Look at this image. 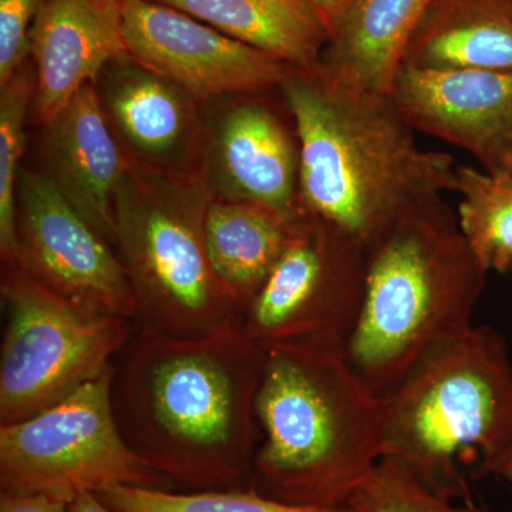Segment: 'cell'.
I'll use <instances>...</instances> for the list:
<instances>
[{"instance_id": "1", "label": "cell", "mask_w": 512, "mask_h": 512, "mask_svg": "<svg viewBox=\"0 0 512 512\" xmlns=\"http://www.w3.org/2000/svg\"><path fill=\"white\" fill-rule=\"evenodd\" d=\"M264 365L245 329L180 339L134 326L111 377L120 433L181 491L251 488Z\"/></svg>"}, {"instance_id": "20", "label": "cell", "mask_w": 512, "mask_h": 512, "mask_svg": "<svg viewBox=\"0 0 512 512\" xmlns=\"http://www.w3.org/2000/svg\"><path fill=\"white\" fill-rule=\"evenodd\" d=\"M295 214L261 204L212 200L205 220L208 255L242 313L284 254Z\"/></svg>"}, {"instance_id": "10", "label": "cell", "mask_w": 512, "mask_h": 512, "mask_svg": "<svg viewBox=\"0 0 512 512\" xmlns=\"http://www.w3.org/2000/svg\"><path fill=\"white\" fill-rule=\"evenodd\" d=\"M90 311L136 323V302L116 248L56 185L22 168L16 204V266Z\"/></svg>"}, {"instance_id": "18", "label": "cell", "mask_w": 512, "mask_h": 512, "mask_svg": "<svg viewBox=\"0 0 512 512\" xmlns=\"http://www.w3.org/2000/svg\"><path fill=\"white\" fill-rule=\"evenodd\" d=\"M429 2L355 0L333 29L318 66L357 89L389 94Z\"/></svg>"}, {"instance_id": "14", "label": "cell", "mask_w": 512, "mask_h": 512, "mask_svg": "<svg viewBox=\"0 0 512 512\" xmlns=\"http://www.w3.org/2000/svg\"><path fill=\"white\" fill-rule=\"evenodd\" d=\"M101 106L128 160L170 171H197L204 117L187 90L130 55L96 82Z\"/></svg>"}, {"instance_id": "13", "label": "cell", "mask_w": 512, "mask_h": 512, "mask_svg": "<svg viewBox=\"0 0 512 512\" xmlns=\"http://www.w3.org/2000/svg\"><path fill=\"white\" fill-rule=\"evenodd\" d=\"M389 96L414 131L463 148L487 173L512 175V70L402 66Z\"/></svg>"}, {"instance_id": "12", "label": "cell", "mask_w": 512, "mask_h": 512, "mask_svg": "<svg viewBox=\"0 0 512 512\" xmlns=\"http://www.w3.org/2000/svg\"><path fill=\"white\" fill-rule=\"evenodd\" d=\"M278 90V89H276ZM225 97L204 117L197 171L217 201L299 210L301 143L284 97Z\"/></svg>"}, {"instance_id": "27", "label": "cell", "mask_w": 512, "mask_h": 512, "mask_svg": "<svg viewBox=\"0 0 512 512\" xmlns=\"http://www.w3.org/2000/svg\"><path fill=\"white\" fill-rule=\"evenodd\" d=\"M313 2L316 3L320 12H322L323 16L328 20L330 30L333 32L340 18L345 15L346 10L350 8V5H352L355 0H313Z\"/></svg>"}, {"instance_id": "25", "label": "cell", "mask_w": 512, "mask_h": 512, "mask_svg": "<svg viewBox=\"0 0 512 512\" xmlns=\"http://www.w3.org/2000/svg\"><path fill=\"white\" fill-rule=\"evenodd\" d=\"M46 0H0V87L28 64L30 30Z\"/></svg>"}, {"instance_id": "2", "label": "cell", "mask_w": 512, "mask_h": 512, "mask_svg": "<svg viewBox=\"0 0 512 512\" xmlns=\"http://www.w3.org/2000/svg\"><path fill=\"white\" fill-rule=\"evenodd\" d=\"M281 94L301 143L299 205L365 249L410 211L456 192L454 158L421 148L389 94L318 64L295 70Z\"/></svg>"}, {"instance_id": "15", "label": "cell", "mask_w": 512, "mask_h": 512, "mask_svg": "<svg viewBox=\"0 0 512 512\" xmlns=\"http://www.w3.org/2000/svg\"><path fill=\"white\" fill-rule=\"evenodd\" d=\"M128 55L120 2L46 0L30 30L36 92L32 113L46 126L113 60Z\"/></svg>"}, {"instance_id": "4", "label": "cell", "mask_w": 512, "mask_h": 512, "mask_svg": "<svg viewBox=\"0 0 512 512\" xmlns=\"http://www.w3.org/2000/svg\"><path fill=\"white\" fill-rule=\"evenodd\" d=\"M488 272L443 197L404 215L366 248L350 366L386 396L431 350L474 326Z\"/></svg>"}, {"instance_id": "3", "label": "cell", "mask_w": 512, "mask_h": 512, "mask_svg": "<svg viewBox=\"0 0 512 512\" xmlns=\"http://www.w3.org/2000/svg\"><path fill=\"white\" fill-rule=\"evenodd\" d=\"M265 350L251 487L274 500L345 507L384 456V404L345 350Z\"/></svg>"}, {"instance_id": "16", "label": "cell", "mask_w": 512, "mask_h": 512, "mask_svg": "<svg viewBox=\"0 0 512 512\" xmlns=\"http://www.w3.org/2000/svg\"><path fill=\"white\" fill-rule=\"evenodd\" d=\"M46 175L70 204L116 248V195L130 160L89 83L46 124Z\"/></svg>"}, {"instance_id": "8", "label": "cell", "mask_w": 512, "mask_h": 512, "mask_svg": "<svg viewBox=\"0 0 512 512\" xmlns=\"http://www.w3.org/2000/svg\"><path fill=\"white\" fill-rule=\"evenodd\" d=\"M111 377L113 366L43 412L0 424V493L70 504L117 485L173 490L120 433Z\"/></svg>"}, {"instance_id": "24", "label": "cell", "mask_w": 512, "mask_h": 512, "mask_svg": "<svg viewBox=\"0 0 512 512\" xmlns=\"http://www.w3.org/2000/svg\"><path fill=\"white\" fill-rule=\"evenodd\" d=\"M350 512H484L474 503L454 504L427 487L406 464L384 456L350 495Z\"/></svg>"}, {"instance_id": "9", "label": "cell", "mask_w": 512, "mask_h": 512, "mask_svg": "<svg viewBox=\"0 0 512 512\" xmlns=\"http://www.w3.org/2000/svg\"><path fill=\"white\" fill-rule=\"evenodd\" d=\"M365 272V247L299 205L284 254L244 313L245 332L262 349L345 350L362 309Z\"/></svg>"}, {"instance_id": "19", "label": "cell", "mask_w": 512, "mask_h": 512, "mask_svg": "<svg viewBox=\"0 0 512 512\" xmlns=\"http://www.w3.org/2000/svg\"><path fill=\"white\" fill-rule=\"evenodd\" d=\"M296 70L319 63L332 30L313 0H156Z\"/></svg>"}, {"instance_id": "17", "label": "cell", "mask_w": 512, "mask_h": 512, "mask_svg": "<svg viewBox=\"0 0 512 512\" xmlns=\"http://www.w3.org/2000/svg\"><path fill=\"white\" fill-rule=\"evenodd\" d=\"M402 66L512 70V0H430Z\"/></svg>"}, {"instance_id": "23", "label": "cell", "mask_w": 512, "mask_h": 512, "mask_svg": "<svg viewBox=\"0 0 512 512\" xmlns=\"http://www.w3.org/2000/svg\"><path fill=\"white\" fill-rule=\"evenodd\" d=\"M113 512H350L274 500L254 488L181 491L117 485L96 494Z\"/></svg>"}, {"instance_id": "5", "label": "cell", "mask_w": 512, "mask_h": 512, "mask_svg": "<svg viewBox=\"0 0 512 512\" xmlns=\"http://www.w3.org/2000/svg\"><path fill=\"white\" fill-rule=\"evenodd\" d=\"M383 404L384 456L437 494L473 503L470 480L493 476L512 447L507 342L491 326H471L424 356Z\"/></svg>"}, {"instance_id": "21", "label": "cell", "mask_w": 512, "mask_h": 512, "mask_svg": "<svg viewBox=\"0 0 512 512\" xmlns=\"http://www.w3.org/2000/svg\"><path fill=\"white\" fill-rule=\"evenodd\" d=\"M458 227L488 271L512 274V175L457 167Z\"/></svg>"}, {"instance_id": "30", "label": "cell", "mask_w": 512, "mask_h": 512, "mask_svg": "<svg viewBox=\"0 0 512 512\" xmlns=\"http://www.w3.org/2000/svg\"><path fill=\"white\" fill-rule=\"evenodd\" d=\"M113 2H120V0H113Z\"/></svg>"}, {"instance_id": "29", "label": "cell", "mask_w": 512, "mask_h": 512, "mask_svg": "<svg viewBox=\"0 0 512 512\" xmlns=\"http://www.w3.org/2000/svg\"><path fill=\"white\" fill-rule=\"evenodd\" d=\"M493 476L505 478V480L511 481L512 483V447L511 450L505 454L503 460L498 463V466L495 467Z\"/></svg>"}, {"instance_id": "7", "label": "cell", "mask_w": 512, "mask_h": 512, "mask_svg": "<svg viewBox=\"0 0 512 512\" xmlns=\"http://www.w3.org/2000/svg\"><path fill=\"white\" fill-rule=\"evenodd\" d=\"M0 295V424L29 419L106 372L136 326L83 308L19 268L3 271Z\"/></svg>"}, {"instance_id": "6", "label": "cell", "mask_w": 512, "mask_h": 512, "mask_svg": "<svg viewBox=\"0 0 512 512\" xmlns=\"http://www.w3.org/2000/svg\"><path fill=\"white\" fill-rule=\"evenodd\" d=\"M214 200L198 171L130 161L116 195V251L126 268L136 326L192 339L244 329V313L215 274L205 239Z\"/></svg>"}, {"instance_id": "26", "label": "cell", "mask_w": 512, "mask_h": 512, "mask_svg": "<svg viewBox=\"0 0 512 512\" xmlns=\"http://www.w3.org/2000/svg\"><path fill=\"white\" fill-rule=\"evenodd\" d=\"M0 512H70V508L45 495L0 493Z\"/></svg>"}, {"instance_id": "22", "label": "cell", "mask_w": 512, "mask_h": 512, "mask_svg": "<svg viewBox=\"0 0 512 512\" xmlns=\"http://www.w3.org/2000/svg\"><path fill=\"white\" fill-rule=\"evenodd\" d=\"M35 92V67L28 64L0 87V255L6 268L16 266L20 161L26 147V120Z\"/></svg>"}, {"instance_id": "28", "label": "cell", "mask_w": 512, "mask_h": 512, "mask_svg": "<svg viewBox=\"0 0 512 512\" xmlns=\"http://www.w3.org/2000/svg\"><path fill=\"white\" fill-rule=\"evenodd\" d=\"M70 512H113L96 494L79 495L69 504Z\"/></svg>"}, {"instance_id": "11", "label": "cell", "mask_w": 512, "mask_h": 512, "mask_svg": "<svg viewBox=\"0 0 512 512\" xmlns=\"http://www.w3.org/2000/svg\"><path fill=\"white\" fill-rule=\"evenodd\" d=\"M128 55L200 103L271 92L296 69L156 0H120Z\"/></svg>"}]
</instances>
